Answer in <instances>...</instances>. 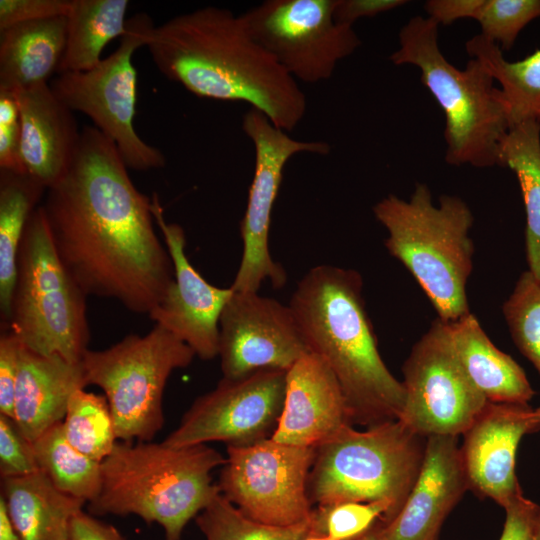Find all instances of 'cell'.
<instances>
[{"label": "cell", "instance_id": "cell-1", "mask_svg": "<svg viewBox=\"0 0 540 540\" xmlns=\"http://www.w3.org/2000/svg\"><path fill=\"white\" fill-rule=\"evenodd\" d=\"M127 169L115 145L85 126L70 167L41 206L55 251L86 296L148 315L173 282L174 268L154 229L152 200Z\"/></svg>", "mask_w": 540, "mask_h": 540}, {"label": "cell", "instance_id": "cell-2", "mask_svg": "<svg viewBox=\"0 0 540 540\" xmlns=\"http://www.w3.org/2000/svg\"><path fill=\"white\" fill-rule=\"evenodd\" d=\"M146 46L165 77L198 97L248 103L285 132L305 115L297 81L228 9L208 6L173 17L153 27Z\"/></svg>", "mask_w": 540, "mask_h": 540}, {"label": "cell", "instance_id": "cell-3", "mask_svg": "<svg viewBox=\"0 0 540 540\" xmlns=\"http://www.w3.org/2000/svg\"><path fill=\"white\" fill-rule=\"evenodd\" d=\"M362 288L356 270L319 265L299 281L289 307L309 352L335 375L351 424L372 427L399 420L405 390L378 351Z\"/></svg>", "mask_w": 540, "mask_h": 540}, {"label": "cell", "instance_id": "cell-4", "mask_svg": "<svg viewBox=\"0 0 540 540\" xmlns=\"http://www.w3.org/2000/svg\"><path fill=\"white\" fill-rule=\"evenodd\" d=\"M225 462L206 444L117 441L101 462V490L89 509L101 515H136L159 524L164 540H180L187 523L220 493L211 472Z\"/></svg>", "mask_w": 540, "mask_h": 540}, {"label": "cell", "instance_id": "cell-5", "mask_svg": "<svg viewBox=\"0 0 540 540\" xmlns=\"http://www.w3.org/2000/svg\"><path fill=\"white\" fill-rule=\"evenodd\" d=\"M439 202L435 205L429 187L418 183L409 200L389 194L373 213L388 232L390 255L412 274L438 318L454 322L470 313L466 284L473 268L474 217L458 196L442 195Z\"/></svg>", "mask_w": 540, "mask_h": 540}, {"label": "cell", "instance_id": "cell-6", "mask_svg": "<svg viewBox=\"0 0 540 540\" xmlns=\"http://www.w3.org/2000/svg\"><path fill=\"white\" fill-rule=\"evenodd\" d=\"M438 31L429 17L410 18L399 31V48L390 61L418 67L423 85L443 110L447 164L497 166L500 144L510 129L500 89L477 59L470 58L464 69L452 65L440 49Z\"/></svg>", "mask_w": 540, "mask_h": 540}, {"label": "cell", "instance_id": "cell-7", "mask_svg": "<svg viewBox=\"0 0 540 540\" xmlns=\"http://www.w3.org/2000/svg\"><path fill=\"white\" fill-rule=\"evenodd\" d=\"M425 446L426 438L400 420L365 431L347 425L315 448L310 500L318 506L385 501L395 517L417 479Z\"/></svg>", "mask_w": 540, "mask_h": 540}, {"label": "cell", "instance_id": "cell-8", "mask_svg": "<svg viewBox=\"0 0 540 540\" xmlns=\"http://www.w3.org/2000/svg\"><path fill=\"white\" fill-rule=\"evenodd\" d=\"M86 298L55 251L40 204L20 243L6 330L36 353L81 362L90 341Z\"/></svg>", "mask_w": 540, "mask_h": 540}, {"label": "cell", "instance_id": "cell-9", "mask_svg": "<svg viewBox=\"0 0 540 540\" xmlns=\"http://www.w3.org/2000/svg\"><path fill=\"white\" fill-rule=\"evenodd\" d=\"M194 351L164 328L129 334L103 350L88 349L81 360L88 385L104 391L118 440L152 441L162 429L163 394L170 375L188 367Z\"/></svg>", "mask_w": 540, "mask_h": 540}, {"label": "cell", "instance_id": "cell-10", "mask_svg": "<svg viewBox=\"0 0 540 540\" xmlns=\"http://www.w3.org/2000/svg\"><path fill=\"white\" fill-rule=\"evenodd\" d=\"M154 25L145 13L127 21L117 49L94 68L58 74L50 84L70 110L88 116L118 150L127 168L137 171L162 168L164 154L146 143L134 128L137 74L134 52L146 46Z\"/></svg>", "mask_w": 540, "mask_h": 540}, {"label": "cell", "instance_id": "cell-11", "mask_svg": "<svg viewBox=\"0 0 540 540\" xmlns=\"http://www.w3.org/2000/svg\"><path fill=\"white\" fill-rule=\"evenodd\" d=\"M315 448L267 438L250 445H227L217 486L245 516L279 527L310 522L308 493Z\"/></svg>", "mask_w": 540, "mask_h": 540}, {"label": "cell", "instance_id": "cell-12", "mask_svg": "<svg viewBox=\"0 0 540 540\" xmlns=\"http://www.w3.org/2000/svg\"><path fill=\"white\" fill-rule=\"evenodd\" d=\"M336 0H267L243 17L253 38L296 81L332 77L337 64L361 41L353 27L338 24Z\"/></svg>", "mask_w": 540, "mask_h": 540}, {"label": "cell", "instance_id": "cell-13", "mask_svg": "<svg viewBox=\"0 0 540 540\" xmlns=\"http://www.w3.org/2000/svg\"><path fill=\"white\" fill-rule=\"evenodd\" d=\"M405 404L399 418L422 437L459 436L488 403L453 349L448 323L437 318L403 365Z\"/></svg>", "mask_w": 540, "mask_h": 540}, {"label": "cell", "instance_id": "cell-14", "mask_svg": "<svg viewBox=\"0 0 540 540\" xmlns=\"http://www.w3.org/2000/svg\"><path fill=\"white\" fill-rule=\"evenodd\" d=\"M242 128L254 146L255 167L240 223L242 258L231 287L235 291L258 292L266 280L274 288L283 287L287 281L285 269L273 260L269 250L271 215L286 163L298 153L326 155L331 147L323 141L293 139L253 108L243 115Z\"/></svg>", "mask_w": 540, "mask_h": 540}, {"label": "cell", "instance_id": "cell-15", "mask_svg": "<svg viewBox=\"0 0 540 540\" xmlns=\"http://www.w3.org/2000/svg\"><path fill=\"white\" fill-rule=\"evenodd\" d=\"M286 374L261 370L239 379L222 378L195 399L162 442L172 447L214 441L242 446L271 438L284 404Z\"/></svg>", "mask_w": 540, "mask_h": 540}, {"label": "cell", "instance_id": "cell-16", "mask_svg": "<svg viewBox=\"0 0 540 540\" xmlns=\"http://www.w3.org/2000/svg\"><path fill=\"white\" fill-rule=\"evenodd\" d=\"M307 353L289 305L258 292L233 290L219 319L223 378L239 379L261 370L287 371Z\"/></svg>", "mask_w": 540, "mask_h": 540}, {"label": "cell", "instance_id": "cell-17", "mask_svg": "<svg viewBox=\"0 0 540 540\" xmlns=\"http://www.w3.org/2000/svg\"><path fill=\"white\" fill-rule=\"evenodd\" d=\"M152 214L164 238L174 268V280L149 318L187 344L202 360L218 356L219 319L233 294L207 282L185 253L186 236L177 223L165 220L159 196L153 193Z\"/></svg>", "mask_w": 540, "mask_h": 540}, {"label": "cell", "instance_id": "cell-18", "mask_svg": "<svg viewBox=\"0 0 540 540\" xmlns=\"http://www.w3.org/2000/svg\"><path fill=\"white\" fill-rule=\"evenodd\" d=\"M539 430L540 415L528 403L488 402L460 447L469 488L504 508L522 493L515 474L519 443Z\"/></svg>", "mask_w": 540, "mask_h": 540}, {"label": "cell", "instance_id": "cell-19", "mask_svg": "<svg viewBox=\"0 0 540 540\" xmlns=\"http://www.w3.org/2000/svg\"><path fill=\"white\" fill-rule=\"evenodd\" d=\"M469 483L458 436L426 438L417 479L398 514L383 523L385 540H438L441 527Z\"/></svg>", "mask_w": 540, "mask_h": 540}, {"label": "cell", "instance_id": "cell-20", "mask_svg": "<svg viewBox=\"0 0 540 540\" xmlns=\"http://www.w3.org/2000/svg\"><path fill=\"white\" fill-rule=\"evenodd\" d=\"M352 425L342 389L330 368L309 352L286 374L282 412L272 439L317 448Z\"/></svg>", "mask_w": 540, "mask_h": 540}, {"label": "cell", "instance_id": "cell-21", "mask_svg": "<svg viewBox=\"0 0 540 540\" xmlns=\"http://www.w3.org/2000/svg\"><path fill=\"white\" fill-rule=\"evenodd\" d=\"M14 91L20 112L25 171L48 189L70 167L81 131L73 111L59 100L47 82Z\"/></svg>", "mask_w": 540, "mask_h": 540}, {"label": "cell", "instance_id": "cell-22", "mask_svg": "<svg viewBox=\"0 0 540 540\" xmlns=\"http://www.w3.org/2000/svg\"><path fill=\"white\" fill-rule=\"evenodd\" d=\"M87 385L81 362L41 355L21 344L13 420L33 442L64 420L70 396Z\"/></svg>", "mask_w": 540, "mask_h": 540}, {"label": "cell", "instance_id": "cell-23", "mask_svg": "<svg viewBox=\"0 0 540 540\" xmlns=\"http://www.w3.org/2000/svg\"><path fill=\"white\" fill-rule=\"evenodd\" d=\"M447 323L458 360L488 402L526 404L531 400L534 390L524 370L491 342L471 312Z\"/></svg>", "mask_w": 540, "mask_h": 540}, {"label": "cell", "instance_id": "cell-24", "mask_svg": "<svg viewBox=\"0 0 540 540\" xmlns=\"http://www.w3.org/2000/svg\"><path fill=\"white\" fill-rule=\"evenodd\" d=\"M66 16L0 30V88L17 90L47 82L66 46Z\"/></svg>", "mask_w": 540, "mask_h": 540}, {"label": "cell", "instance_id": "cell-25", "mask_svg": "<svg viewBox=\"0 0 540 540\" xmlns=\"http://www.w3.org/2000/svg\"><path fill=\"white\" fill-rule=\"evenodd\" d=\"M1 485L10 522L21 540H68L71 519L86 503L59 490L41 470L2 479Z\"/></svg>", "mask_w": 540, "mask_h": 540}, {"label": "cell", "instance_id": "cell-26", "mask_svg": "<svg viewBox=\"0 0 540 540\" xmlns=\"http://www.w3.org/2000/svg\"><path fill=\"white\" fill-rule=\"evenodd\" d=\"M47 188L27 173L0 170V319L9 322L20 243Z\"/></svg>", "mask_w": 540, "mask_h": 540}, {"label": "cell", "instance_id": "cell-27", "mask_svg": "<svg viewBox=\"0 0 540 540\" xmlns=\"http://www.w3.org/2000/svg\"><path fill=\"white\" fill-rule=\"evenodd\" d=\"M128 6L127 0H71L57 73L83 72L98 65L104 47L126 33Z\"/></svg>", "mask_w": 540, "mask_h": 540}, {"label": "cell", "instance_id": "cell-28", "mask_svg": "<svg viewBox=\"0 0 540 540\" xmlns=\"http://www.w3.org/2000/svg\"><path fill=\"white\" fill-rule=\"evenodd\" d=\"M465 49L500 85L510 128L527 120L540 127V49L521 60L508 61L498 44L481 34L471 37Z\"/></svg>", "mask_w": 540, "mask_h": 540}, {"label": "cell", "instance_id": "cell-29", "mask_svg": "<svg viewBox=\"0 0 540 540\" xmlns=\"http://www.w3.org/2000/svg\"><path fill=\"white\" fill-rule=\"evenodd\" d=\"M498 166L512 170L520 185L528 271L540 282V127L534 121L509 129L499 147Z\"/></svg>", "mask_w": 540, "mask_h": 540}, {"label": "cell", "instance_id": "cell-30", "mask_svg": "<svg viewBox=\"0 0 540 540\" xmlns=\"http://www.w3.org/2000/svg\"><path fill=\"white\" fill-rule=\"evenodd\" d=\"M32 446L39 469L59 490L86 503L97 498L102 483L101 463L68 442L62 422L46 430Z\"/></svg>", "mask_w": 540, "mask_h": 540}, {"label": "cell", "instance_id": "cell-31", "mask_svg": "<svg viewBox=\"0 0 540 540\" xmlns=\"http://www.w3.org/2000/svg\"><path fill=\"white\" fill-rule=\"evenodd\" d=\"M62 424L68 442L100 463L109 456L118 441L107 398L87 392L85 388L70 396Z\"/></svg>", "mask_w": 540, "mask_h": 540}, {"label": "cell", "instance_id": "cell-32", "mask_svg": "<svg viewBox=\"0 0 540 540\" xmlns=\"http://www.w3.org/2000/svg\"><path fill=\"white\" fill-rule=\"evenodd\" d=\"M195 522L206 540H302L312 534L311 521L279 527L252 520L221 493L195 517Z\"/></svg>", "mask_w": 540, "mask_h": 540}, {"label": "cell", "instance_id": "cell-33", "mask_svg": "<svg viewBox=\"0 0 540 540\" xmlns=\"http://www.w3.org/2000/svg\"><path fill=\"white\" fill-rule=\"evenodd\" d=\"M511 337L540 374V282L527 270L502 307Z\"/></svg>", "mask_w": 540, "mask_h": 540}, {"label": "cell", "instance_id": "cell-34", "mask_svg": "<svg viewBox=\"0 0 540 540\" xmlns=\"http://www.w3.org/2000/svg\"><path fill=\"white\" fill-rule=\"evenodd\" d=\"M393 517V508L385 501L318 506L312 513L311 535L327 536L332 540H357L378 521L387 524Z\"/></svg>", "mask_w": 540, "mask_h": 540}, {"label": "cell", "instance_id": "cell-35", "mask_svg": "<svg viewBox=\"0 0 540 540\" xmlns=\"http://www.w3.org/2000/svg\"><path fill=\"white\" fill-rule=\"evenodd\" d=\"M540 17V0H483L474 20L481 35L509 51L522 29Z\"/></svg>", "mask_w": 540, "mask_h": 540}, {"label": "cell", "instance_id": "cell-36", "mask_svg": "<svg viewBox=\"0 0 540 540\" xmlns=\"http://www.w3.org/2000/svg\"><path fill=\"white\" fill-rule=\"evenodd\" d=\"M39 470L32 442L23 436L13 419L0 414L1 478L26 476Z\"/></svg>", "mask_w": 540, "mask_h": 540}, {"label": "cell", "instance_id": "cell-37", "mask_svg": "<svg viewBox=\"0 0 540 540\" xmlns=\"http://www.w3.org/2000/svg\"><path fill=\"white\" fill-rule=\"evenodd\" d=\"M0 170L26 173L20 144V112L14 90L0 88Z\"/></svg>", "mask_w": 540, "mask_h": 540}, {"label": "cell", "instance_id": "cell-38", "mask_svg": "<svg viewBox=\"0 0 540 540\" xmlns=\"http://www.w3.org/2000/svg\"><path fill=\"white\" fill-rule=\"evenodd\" d=\"M71 0H0V30L53 17L67 16Z\"/></svg>", "mask_w": 540, "mask_h": 540}, {"label": "cell", "instance_id": "cell-39", "mask_svg": "<svg viewBox=\"0 0 540 540\" xmlns=\"http://www.w3.org/2000/svg\"><path fill=\"white\" fill-rule=\"evenodd\" d=\"M21 342L10 330L0 334V414L14 419L15 388Z\"/></svg>", "mask_w": 540, "mask_h": 540}, {"label": "cell", "instance_id": "cell-40", "mask_svg": "<svg viewBox=\"0 0 540 540\" xmlns=\"http://www.w3.org/2000/svg\"><path fill=\"white\" fill-rule=\"evenodd\" d=\"M504 509L506 518L499 540H535L540 506L520 493Z\"/></svg>", "mask_w": 540, "mask_h": 540}, {"label": "cell", "instance_id": "cell-41", "mask_svg": "<svg viewBox=\"0 0 540 540\" xmlns=\"http://www.w3.org/2000/svg\"><path fill=\"white\" fill-rule=\"evenodd\" d=\"M407 3L406 0H336L333 16L338 24L353 27L360 18L374 17Z\"/></svg>", "mask_w": 540, "mask_h": 540}, {"label": "cell", "instance_id": "cell-42", "mask_svg": "<svg viewBox=\"0 0 540 540\" xmlns=\"http://www.w3.org/2000/svg\"><path fill=\"white\" fill-rule=\"evenodd\" d=\"M68 540H125L111 524L104 523L82 510L71 519Z\"/></svg>", "mask_w": 540, "mask_h": 540}, {"label": "cell", "instance_id": "cell-43", "mask_svg": "<svg viewBox=\"0 0 540 540\" xmlns=\"http://www.w3.org/2000/svg\"><path fill=\"white\" fill-rule=\"evenodd\" d=\"M483 0H428L424 9L438 25H449L463 18L474 19Z\"/></svg>", "mask_w": 540, "mask_h": 540}, {"label": "cell", "instance_id": "cell-44", "mask_svg": "<svg viewBox=\"0 0 540 540\" xmlns=\"http://www.w3.org/2000/svg\"><path fill=\"white\" fill-rule=\"evenodd\" d=\"M0 540H21L10 522L2 496H0Z\"/></svg>", "mask_w": 540, "mask_h": 540}, {"label": "cell", "instance_id": "cell-45", "mask_svg": "<svg viewBox=\"0 0 540 540\" xmlns=\"http://www.w3.org/2000/svg\"><path fill=\"white\" fill-rule=\"evenodd\" d=\"M357 540H385L383 534V522L378 521L366 534Z\"/></svg>", "mask_w": 540, "mask_h": 540}, {"label": "cell", "instance_id": "cell-46", "mask_svg": "<svg viewBox=\"0 0 540 540\" xmlns=\"http://www.w3.org/2000/svg\"><path fill=\"white\" fill-rule=\"evenodd\" d=\"M302 540H332V539L327 536L310 535Z\"/></svg>", "mask_w": 540, "mask_h": 540}, {"label": "cell", "instance_id": "cell-47", "mask_svg": "<svg viewBox=\"0 0 540 540\" xmlns=\"http://www.w3.org/2000/svg\"><path fill=\"white\" fill-rule=\"evenodd\" d=\"M535 540H540V516L538 518L537 525H536Z\"/></svg>", "mask_w": 540, "mask_h": 540}, {"label": "cell", "instance_id": "cell-48", "mask_svg": "<svg viewBox=\"0 0 540 540\" xmlns=\"http://www.w3.org/2000/svg\"><path fill=\"white\" fill-rule=\"evenodd\" d=\"M536 410H537V412H538L539 415H540V407H538Z\"/></svg>", "mask_w": 540, "mask_h": 540}]
</instances>
